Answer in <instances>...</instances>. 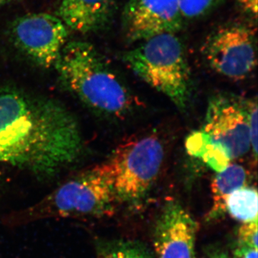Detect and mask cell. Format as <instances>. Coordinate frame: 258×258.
Masks as SVG:
<instances>
[{
  "mask_svg": "<svg viewBox=\"0 0 258 258\" xmlns=\"http://www.w3.org/2000/svg\"><path fill=\"white\" fill-rule=\"evenodd\" d=\"M81 131L59 103L16 92L0 94V162L52 175L81 155Z\"/></svg>",
  "mask_w": 258,
  "mask_h": 258,
  "instance_id": "obj_1",
  "label": "cell"
},
{
  "mask_svg": "<svg viewBox=\"0 0 258 258\" xmlns=\"http://www.w3.org/2000/svg\"><path fill=\"white\" fill-rule=\"evenodd\" d=\"M55 66L69 89L102 114L122 118L137 104L125 83L88 42H67Z\"/></svg>",
  "mask_w": 258,
  "mask_h": 258,
  "instance_id": "obj_2",
  "label": "cell"
},
{
  "mask_svg": "<svg viewBox=\"0 0 258 258\" xmlns=\"http://www.w3.org/2000/svg\"><path fill=\"white\" fill-rule=\"evenodd\" d=\"M117 200L111 170L107 163L71 178L19 218H83L111 215Z\"/></svg>",
  "mask_w": 258,
  "mask_h": 258,
  "instance_id": "obj_3",
  "label": "cell"
},
{
  "mask_svg": "<svg viewBox=\"0 0 258 258\" xmlns=\"http://www.w3.org/2000/svg\"><path fill=\"white\" fill-rule=\"evenodd\" d=\"M123 60L146 83L164 93L179 109L189 96V69L184 44L176 34L148 39L126 51Z\"/></svg>",
  "mask_w": 258,
  "mask_h": 258,
  "instance_id": "obj_4",
  "label": "cell"
},
{
  "mask_svg": "<svg viewBox=\"0 0 258 258\" xmlns=\"http://www.w3.org/2000/svg\"><path fill=\"white\" fill-rule=\"evenodd\" d=\"M165 146L156 132L132 137L120 144L107 161L117 200L137 203L145 198L160 174Z\"/></svg>",
  "mask_w": 258,
  "mask_h": 258,
  "instance_id": "obj_5",
  "label": "cell"
},
{
  "mask_svg": "<svg viewBox=\"0 0 258 258\" xmlns=\"http://www.w3.org/2000/svg\"><path fill=\"white\" fill-rule=\"evenodd\" d=\"M186 146L191 155L215 149L230 161L247 154L251 149L249 101L227 96L212 98L203 128L189 136Z\"/></svg>",
  "mask_w": 258,
  "mask_h": 258,
  "instance_id": "obj_6",
  "label": "cell"
},
{
  "mask_svg": "<svg viewBox=\"0 0 258 258\" xmlns=\"http://www.w3.org/2000/svg\"><path fill=\"white\" fill-rule=\"evenodd\" d=\"M254 25L249 21H230L209 34L203 53L217 74L237 81L246 79L255 69L257 32Z\"/></svg>",
  "mask_w": 258,
  "mask_h": 258,
  "instance_id": "obj_7",
  "label": "cell"
},
{
  "mask_svg": "<svg viewBox=\"0 0 258 258\" xmlns=\"http://www.w3.org/2000/svg\"><path fill=\"white\" fill-rule=\"evenodd\" d=\"M15 45L34 62L44 68L55 66L67 43L69 30L56 15L32 13L12 25Z\"/></svg>",
  "mask_w": 258,
  "mask_h": 258,
  "instance_id": "obj_8",
  "label": "cell"
},
{
  "mask_svg": "<svg viewBox=\"0 0 258 258\" xmlns=\"http://www.w3.org/2000/svg\"><path fill=\"white\" fill-rule=\"evenodd\" d=\"M184 20L178 0H129L123 8L121 25L128 42H143L177 33Z\"/></svg>",
  "mask_w": 258,
  "mask_h": 258,
  "instance_id": "obj_9",
  "label": "cell"
},
{
  "mask_svg": "<svg viewBox=\"0 0 258 258\" xmlns=\"http://www.w3.org/2000/svg\"><path fill=\"white\" fill-rule=\"evenodd\" d=\"M198 224L178 202L166 203L154 230L158 258H194Z\"/></svg>",
  "mask_w": 258,
  "mask_h": 258,
  "instance_id": "obj_10",
  "label": "cell"
},
{
  "mask_svg": "<svg viewBox=\"0 0 258 258\" xmlns=\"http://www.w3.org/2000/svg\"><path fill=\"white\" fill-rule=\"evenodd\" d=\"M116 9V0H59L55 15L69 31L89 34L108 28Z\"/></svg>",
  "mask_w": 258,
  "mask_h": 258,
  "instance_id": "obj_11",
  "label": "cell"
},
{
  "mask_svg": "<svg viewBox=\"0 0 258 258\" xmlns=\"http://www.w3.org/2000/svg\"><path fill=\"white\" fill-rule=\"evenodd\" d=\"M249 173L240 164H229L223 170L217 172L212 179V207L208 220H216L225 215L227 198L235 190L247 186Z\"/></svg>",
  "mask_w": 258,
  "mask_h": 258,
  "instance_id": "obj_12",
  "label": "cell"
},
{
  "mask_svg": "<svg viewBox=\"0 0 258 258\" xmlns=\"http://www.w3.org/2000/svg\"><path fill=\"white\" fill-rule=\"evenodd\" d=\"M257 191L255 188L243 186L228 197L226 210L239 221L249 222L257 220Z\"/></svg>",
  "mask_w": 258,
  "mask_h": 258,
  "instance_id": "obj_13",
  "label": "cell"
},
{
  "mask_svg": "<svg viewBox=\"0 0 258 258\" xmlns=\"http://www.w3.org/2000/svg\"><path fill=\"white\" fill-rule=\"evenodd\" d=\"M97 258H153L147 247L132 240L98 241Z\"/></svg>",
  "mask_w": 258,
  "mask_h": 258,
  "instance_id": "obj_14",
  "label": "cell"
},
{
  "mask_svg": "<svg viewBox=\"0 0 258 258\" xmlns=\"http://www.w3.org/2000/svg\"><path fill=\"white\" fill-rule=\"evenodd\" d=\"M184 19L203 18L221 5L225 0H178Z\"/></svg>",
  "mask_w": 258,
  "mask_h": 258,
  "instance_id": "obj_15",
  "label": "cell"
},
{
  "mask_svg": "<svg viewBox=\"0 0 258 258\" xmlns=\"http://www.w3.org/2000/svg\"><path fill=\"white\" fill-rule=\"evenodd\" d=\"M239 245L257 249V220L245 222L238 232Z\"/></svg>",
  "mask_w": 258,
  "mask_h": 258,
  "instance_id": "obj_16",
  "label": "cell"
},
{
  "mask_svg": "<svg viewBox=\"0 0 258 258\" xmlns=\"http://www.w3.org/2000/svg\"><path fill=\"white\" fill-rule=\"evenodd\" d=\"M249 127L251 149L255 161L257 154V101H249Z\"/></svg>",
  "mask_w": 258,
  "mask_h": 258,
  "instance_id": "obj_17",
  "label": "cell"
},
{
  "mask_svg": "<svg viewBox=\"0 0 258 258\" xmlns=\"http://www.w3.org/2000/svg\"><path fill=\"white\" fill-rule=\"evenodd\" d=\"M236 6L247 21L256 25L257 20V0H235Z\"/></svg>",
  "mask_w": 258,
  "mask_h": 258,
  "instance_id": "obj_18",
  "label": "cell"
},
{
  "mask_svg": "<svg viewBox=\"0 0 258 258\" xmlns=\"http://www.w3.org/2000/svg\"><path fill=\"white\" fill-rule=\"evenodd\" d=\"M235 258H257V249L239 245L235 252Z\"/></svg>",
  "mask_w": 258,
  "mask_h": 258,
  "instance_id": "obj_19",
  "label": "cell"
},
{
  "mask_svg": "<svg viewBox=\"0 0 258 258\" xmlns=\"http://www.w3.org/2000/svg\"><path fill=\"white\" fill-rule=\"evenodd\" d=\"M13 1V0H0V6L7 3H10V2Z\"/></svg>",
  "mask_w": 258,
  "mask_h": 258,
  "instance_id": "obj_20",
  "label": "cell"
},
{
  "mask_svg": "<svg viewBox=\"0 0 258 258\" xmlns=\"http://www.w3.org/2000/svg\"><path fill=\"white\" fill-rule=\"evenodd\" d=\"M222 255H223V254H217V255L214 256L212 258H222Z\"/></svg>",
  "mask_w": 258,
  "mask_h": 258,
  "instance_id": "obj_21",
  "label": "cell"
},
{
  "mask_svg": "<svg viewBox=\"0 0 258 258\" xmlns=\"http://www.w3.org/2000/svg\"><path fill=\"white\" fill-rule=\"evenodd\" d=\"M222 258H228L227 257V256L225 255V254H223V255H222Z\"/></svg>",
  "mask_w": 258,
  "mask_h": 258,
  "instance_id": "obj_22",
  "label": "cell"
}]
</instances>
